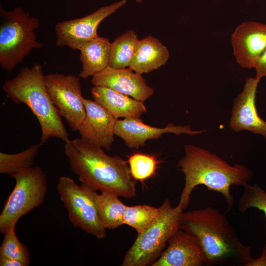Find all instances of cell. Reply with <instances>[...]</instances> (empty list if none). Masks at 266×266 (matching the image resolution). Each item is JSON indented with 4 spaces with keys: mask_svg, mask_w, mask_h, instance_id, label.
<instances>
[{
    "mask_svg": "<svg viewBox=\"0 0 266 266\" xmlns=\"http://www.w3.org/2000/svg\"><path fill=\"white\" fill-rule=\"evenodd\" d=\"M57 190L72 225L98 239L106 236L98 213L96 191L65 176L59 178Z\"/></svg>",
    "mask_w": 266,
    "mask_h": 266,
    "instance_id": "cell-8",
    "label": "cell"
},
{
    "mask_svg": "<svg viewBox=\"0 0 266 266\" xmlns=\"http://www.w3.org/2000/svg\"><path fill=\"white\" fill-rule=\"evenodd\" d=\"M45 83L54 105L71 130L77 131L86 116L79 77L49 73L45 75Z\"/></svg>",
    "mask_w": 266,
    "mask_h": 266,
    "instance_id": "cell-9",
    "label": "cell"
},
{
    "mask_svg": "<svg viewBox=\"0 0 266 266\" xmlns=\"http://www.w3.org/2000/svg\"><path fill=\"white\" fill-rule=\"evenodd\" d=\"M184 152L177 164L185 178L178 204L185 209L194 189L204 185L221 194L227 203V211H230L233 206L231 187H244L253 178L252 171L243 165H231L214 153L193 144L186 145Z\"/></svg>",
    "mask_w": 266,
    "mask_h": 266,
    "instance_id": "cell-2",
    "label": "cell"
},
{
    "mask_svg": "<svg viewBox=\"0 0 266 266\" xmlns=\"http://www.w3.org/2000/svg\"><path fill=\"white\" fill-rule=\"evenodd\" d=\"M2 90L13 102L25 104L35 116L41 127V145L51 138L65 142L69 139L62 116L47 92L40 65L21 68L15 77L4 82Z\"/></svg>",
    "mask_w": 266,
    "mask_h": 266,
    "instance_id": "cell-4",
    "label": "cell"
},
{
    "mask_svg": "<svg viewBox=\"0 0 266 266\" xmlns=\"http://www.w3.org/2000/svg\"><path fill=\"white\" fill-rule=\"evenodd\" d=\"M128 163L133 178L143 181L154 175L159 161L153 155L136 153L129 157Z\"/></svg>",
    "mask_w": 266,
    "mask_h": 266,
    "instance_id": "cell-25",
    "label": "cell"
},
{
    "mask_svg": "<svg viewBox=\"0 0 266 266\" xmlns=\"http://www.w3.org/2000/svg\"><path fill=\"white\" fill-rule=\"evenodd\" d=\"M92 97L116 118H139L146 112L143 101L135 100L110 88L94 86L91 89Z\"/></svg>",
    "mask_w": 266,
    "mask_h": 266,
    "instance_id": "cell-17",
    "label": "cell"
},
{
    "mask_svg": "<svg viewBox=\"0 0 266 266\" xmlns=\"http://www.w3.org/2000/svg\"><path fill=\"white\" fill-rule=\"evenodd\" d=\"M245 266H266V244L263 249L262 253L258 258H252Z\"/></svg>",
    "mask_w": 266,
    "mask_h": 266,
    "instance_id": "cell-28",
    "label": "cell"
},
{
    "mask_svg": "<svg viewBox=\"0 0 266 266\" xmlns=\"http://www.w3.org/2000/svg\"><path fill=\"white\" fill-rule=\"evenodd\" d=\"M161 208L158 219L137 236L126 252L122 266H146L152 264L160 256L169 239L180 229L183 207L178 204L173 207L166 198Z\"/></svg>",
    "mask_w": 266,
    "mask_h": 266,
    "instance_id": "cell-6",
    "label": "cell"
},
{
    "mask_svg": "<svg viewBox=\"0 0 266 266\" xmlns=\"http://www.w3.org/2000/svg\"><path fill=\"white\" fill-rule=\"evenodd\" d=\"M133 30H128L111 43L108 66L122 68L129 67L139 41Z\"/></svg>",
    "mask_w": 266,
    "mask_h": 266,
    "instance_id": "cell-21",
    "label": "cell"
},
{
    "mask_svg": "<svg viewBox=\"0 0 266 266\" xmlns=\"http://www.w3.org/2000/svg\"><path fill=\"white\" fill-rule=\"evenodd\" d=\"M204 132L203 130H193L189 125L176 126L171 123L165 128H160L145 124L139 118L128 117L118 119L115 134L121 138L128 147L138 149L145 145L147 140L157 139L164 133L186 134L194 136Z\"/></svg>",
    "mask_w": 266,
    "mask_h": 266,
    "instance_id": "cell-15",
    "label": "cell"
},
{
    "mask_svg": "<svg viewBox=\"0 0 266 266\" xmlns=\"http://www.w3.org/2000/svg\"><path fill=\"white\" fill-rule=\"evenodd\" d=\"M110 45L108 38L98 35L80 47L79 59L82 67L79 77H92L108 66Z\"/></svg>",
    "mask_w": 266,
    "mask_h": 266,
    "instance_id": "cell-19",
    "label": "cell"
},
{
    "mask_svg": "<svg viewBox=\"0 0 266 266\" xmlns=\"http://www.w3.org/2000/svg\"><path fill=\"white\" fill-rule=\"evenodd\" d=\"M134 0L138 3H141L142 1V0Z\"/></svg>",
    "mask_w": 266,
    "mask_h": 266,
    "instance_id": "cell-30",
    "label": "cell"
},
{
    "mask_svg": "<svg viewBox=\"0 0 266 266\" xmlns=\"http://www.w3.org/2000/svg\"><path fill=\"white\" fill-rule=\"evenodd\" d=\"M180 229L199 239L205 266L232 263L245 266L253 258L251 248L240 241L225 214L215 207L183 212Z\"/></svg>",
    "mask_w": 266,
    "mask_h": 266,
    "instance_id": "cell-3",
    "label": "cell"
},
{
    "mask_svg": "<svg viewBox=\"0 0 266 266\" xmlns=\"http://www.w3.org/2000/svg\"><path fill=\"white\" fill-rule=\"evenodd\" d=\"M168 247L152 266H201L205 256L199 239L182 229L168 240Z\"/></svg>",
    "mask_w": 266,
    "mask_h": 266,
    "instance_id": "cell-14",
    "label": "cell"
},
{
    "mask_svg": "<svg viewBox=\"0 0 266 266\" xmlns=\"http://www.w3.org/2000/svg\"><path fill=\"white\" fill-rule=\"evenodd\" d=\"M91 82L94 86L107 87L143 102L154 93L141 74L130 67L117 68L108 66L93 76Z\"/></svg>",
    "mask_w": 266,
    "mask_h": 266,
    "instance_id": "cell-16",
    "label": "cell"
},
{
    "mask_svg": "<svg viewBox=\"0 0 266 266\" xmlns=\"http://www.w3.org/2000/svg\"><path fill=\"white\" fill-rule=\"evenodd\" d=\"M250 208L262 211L266 218V192L257 184H247L238 201V210L244 213Z\"/></svg>",
    "mask_w": 266,
    "mask_h": 266,
    "instance_id": "cell-26",
    "label": "cell"
},
{
    "mask_svg": "<svg viewBox=\"0 0 266 266\" xmlns=\"http://www.w3.org/2000/svg\"><path fill=\"white\" fill-rule=\"evenodd\" d=\"M127 1L121 0L101 6L84 17L58 22L55 26L56 45L79 50L84 44L98 36L100 24L125 5Z\"/></svg>",
    "mask_w": 266,
    "mask_h": 266,
    "instance_id": "cell-10",
    "label": "cell"
},
{
    "mask_svg": "<svg viewBox=\"0 0 266 266\" xmlns=\"http://www.w3.org/2000/svg\"><path fill=\"white\" fill-rule=\"evenodd\" d=\"M15 226L7 230L0 247V257L14 259L24 263L31 264L29 252L27 247L18 239L15 231Z\"/></svg>",
    "mask_w": 266,
    "mask_h": 266,
    "instance_id": "cell-24",
    "label": "cell"
},
{
    "mask_svg": "<svg viewBox=\"0 0 266 266\" xmlns=\"http://www.w3.org/2000/svg\"><path fill=\"white\" fill-rule=\"evenodd\" d=\"M0 22V66L10 73L33 50L43 47L35 33L39 20L22 7L8 11L1 4Z\"/></svg>",
    "mask_w": 266,
    "mask_h": 266,
    "instance_id": "cell-5",
    "label": "cell"
},
{
    "mask_svg": "<svg viewBox=\"0 0 266 266\" xmlns=\"http://www.w3.org/2000/svg\"><path fill=\"white\" fill-rule=\"evenodd\" d=\"M231 44L238 65L253 68L257 60L266 49V24L256 21L241 23L232 34Z\"/></svg>",
    "mask_w": 266,
    "mask_h": 266,
    "instance_id": "cell-13",
    "label": "cell"
},
{
    "mask_svg": "<svg viewBox=\"0 0 266 266\" xmlns=\"http://www.w3.org/2000/svg\"><path fill=\"white\" fill-rule=\"evenodd\" d=\"M117 195L101 192L96 196V203L100 222L105 229L113 230L124 224L127 206Z\"/></svg>",
    "mask_w": 266,
    "mask_h": 266,
    "instance_id": "cell-20",
    "label": "cell"
},
{
    "mask_svg": "<svg viewBox=\"0 0 266 266\" xmlns=\"http://www.w3.org/2000/svg\"><path fill=\"white\" fill-rule=\"evenodd\" d=\"M261 79L248 78L242 91L233 100L230 127L235 132L248 131L262 135L266 141V121L258 115L256 93Z\"/></svg>",
    "mask_w": 266,
    "mask_h": 266,
    "instance_id": "cell-12",
    "label": "cell"
},
{
    "mask_svg": "<svg viewBox=\"0 0 266 266\" xmlns=\"http://www.w3.org/2000/svg\"><path fill=\"white\" fill-rule=\"evenodd\" d=\"M256 77L261 79L266 77V49L257 60L254 68Z\"/></svg>",
    "mask_w": 266,
    "mask_h": 266,
    "instance_id": "cell-27",
    "label": "cell"
},
{
    "mask_svg": "<svg viewBox=\"0 0 266 266\" xmlns=\"http://www.w3.org/2000/svg\"><path fill=\"white\" fill-rule=\"evenodd\" d=\"M160 214V207L157 208L147 204L127 206L124 217V224L133 228L137 234H139L153 224Z\"/></svg>",
    "mask_w": 266,
    "mask_h": 266,
    "instance_id": "cell-23",
    "label": "cell"
},
{
    "mask_svg": "<svg viewBox=\"0 0 266 266\" xmlns=\"http://www.w3.org/2000/svg\"><path fill=\"white\" fill-rule=\"evenodd\" d=\"M0 266H26L22 262L9 258L0 257Z\"/></svg>",
    "mask_w": 266,
    "mask_h": 266,
    "instance_id": "cell-29",
    "label": "cell"
},
{
    "mask_svg": "<svg viewBox=\"0 0 266 266\" xmlns=\"http://www.w3.org/2000/svg\"><path fill=\"white\" fill-rule=\"evenodd\" d=\"M169 56L166 47L149 35L139 40L129 67L140 74L149 72L165 65Z\"/></svg>",
    "mask_w": 266,
    "mask_h": 266,
    "instance_id": "cell-18",
    "label": "cell"
},
{
    "mask_svg": "<svg viewBox=\"0 0 266 266\" xmlns=\"http://www.w3.org/2000/svg\"><path fill=\"white\" fill-rule=\"evenodd\" d=\"M15 180L13 190L0 214V233L3 234L20 218L40 206L47 192L46 175L40 166H32L11 176Z\"/></svg>",
    "mask_w": 266,
    "mask_h": 266,
    "instance_id": "cell-7",
    "label": "cell"
},
{
    "mask_svg": "<svg viewBox=\"0 0 266 266\" xmlns=\"http://www.w3.org/2000/svg\"><path fill=\"white\" fill-rule=\"evenodd\" d=\"M41 144L32 145L25 150L14 154L0 152V173L10 176L15 173L33 166Z\"/></svg>",
    "mask_w": 266,
    "mask_h": 266,
    "instance_id": "cell-22",
    "label": "cell"
},
{
    "mask_svg": "<svg viewBox=\"0 0 266 266\" xmlns=\"http://www.w3.org/2000/svg\"><path fill=\"white\" fill-rule=\"evenodd\" d=\"M65 154L70 170L82 184L95 191L131 199L136 194L135 180L128 162L119 156H110L101 147L88 143L80 138L68 139Z\"/></svg>",
    "mask_w": 266,
    "mask_h": 266,
    "instance_id": "cell-1",
    "label": "cell"
},
{
    "mask_svg": "<svg viewBox=\"0 0 266 266\" xmlns=\"http://www.w3.org/2000/svg\"><path fill=\"white\" fill-rule=\"evenodd\" d=\"M85 118L78 131L80 138L90 144L110 150L114 140L118 119L95 100L83 98Z\"/></svg>",
    "mask_w": 266,
    "mask_h": 266,
    "instance_id": "cell-11",
    "label": "cell"
}]
</instances>
